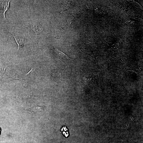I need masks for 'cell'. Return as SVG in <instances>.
Returning <instances> with one entry per match:
<instances>
[{
    "label": "cell",
    "instance_id": "6da1fadb",
    "mask_svg": "<svg viewBox=\"0 0 143 143\" xmlns=\"http://www.w3.org/2000/svg\"><path fill=\"white\" fill-rule=\"evenodd\" d=\"M56 52L57 58L60 59L62 60L69 61L70 59H74L70 58L63 52L59 50H56Z\"/></svg>",
    "mask_w": 143,
    "mask_h": 143
},
{
    "label": "cell",
    "instance_id": "7a4b0ae2",
    "mask_svg": "<svg viewBox=\"0 0 143 143\" xmlns=\"http://www.w3.org/2000/svg\"><path fill=\"white\" fill-rule=\"evenodd\" d=\"M9 33L12 35L14 37L16 41V42L18 45V49H20V47H23L24 46L25 42V39H24L21 37L19 36L14 35L10 33V32H9Z\"/></svg>",
    "mask_w": 143,
    "mask_h": 143
},
{
    "label": "cell",
    "instance_id": "3957f363",
    "mask_svg": "<svg viewBox=\"0 0 143 143\" xmlns=\"http://www.w3.org/2000/svg\"><path fill=\"white\" fill-rule=\"evenodd\" d=\"M10 1H3L1 2V9L5 19V13L8 9Z\"/></svg>",
    "mask_w": 143,
    "mask_h": 143
},
{
    "label": "cell",
    "instance_id": "277c9868",
    "mask_svg": "<svg viewBox=\"0 0 143 143\" xmlns=\"http://www.w3.org/2000/svg\"><path fill=\"white\" fill-rule=\"evenodd\" d=\"M31 28L32 30L37 34H38L42 32V29L39 26L33 25L31 27Z\"/></svg>",
    "mask_w": 143,
    "mask_h": 143
},
{
    "label": "cell",
    "instance_id": "5b68a950",
    "mask_svg": "<svg viewBox=\"0 0 143 143\" xmlns=\"http://www.w3.org/2000/svg\"><path fill=\"white\" fill-rule=\"evenodd\" d=\"M1 130H2L1 128V127H0V135H1Z\"/></svg>",
    "mask_w": 143,
    "mask_h": 143
}]
</instances>
